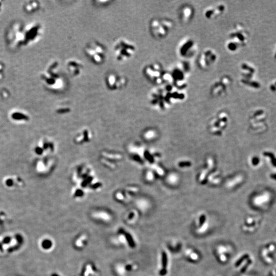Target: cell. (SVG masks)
<instances>
[{
    "mask_svg": "<svg viewBox=\"0 0 276 276\" xmlns=\"http://www.w3.org/2000/svg\"><path fill=\"white\" fill-rule=\"evenodd\" d=\"M112 51L114 57L118 62H127L135 55L137 47L129 40L125 38H119L114 42Z\"/></svg>",
    "mask_w": 276,
    "mask_h": 276,
    "instance_id": "cell-2",
    "label": "cell"
},
{
    "mask_svg": "<svg viewBox=\"0 0 276 276\" xmlns=\"http://www.w3.org/2000/svg\"><path fill=\"white\" fill-rule=\"evenodd\" d=\"M58 62H53L43 75V79L50 89L62 91L66 89L67 83L64 76L58 71Z\"/></svg>",
    "mask_w": 276,
    "mask_h": 276,
    "instance_id": "cell-1",
    "label": "cell"
},
{
    "mask_svg": "<svg viewBox=\"0 0 276 276\" xmlns=\"http://www.w3.org/2000/svg\"><path fill=\"white\" fill-rule=\"evenodd\" d=\"M105 84L110 91H119L127 87L128 80L124 75L117 72H110L106 75Z\"/></svg>",
    "mask_w": 276,
    "mask_h": 276,
    "instance_id": "cell-6",
    "label": "cell"
},
{
    "mask_svg": "<svg viewBox=\"0 0 276 276\" xmlns=\"http://www.w3.org/2000/svg\"><path fill=\"white\" fill-rule=\"evenodd\" d=\"M51 246V243L50 241L45 240L43 242V247L45 248V249H48V248H50Z\"/></svg>",
    "mask_w": 276,
    "mask_h": 276,
    "instance_id": "cell-14",
    "label": "cell"
},
{
    "mask_svg": "<svg viewBox=\"0 0 276 276\" xmlns=\"http://www.w3.org/2000/svg\"><path fill=\"white\" fill-rule=\"evenodd\" d=\"M194 14V10L191 6L184 5L180 10L179 16L180 19L184 23H188L192 20Z\"/></svg>",
    "mask_w": 276,
    "mask_h": 276,
    "instance_id": "cell-13",
    "label": "cell"
},
{
    "mask_svg": "<svg viewBox=\"0 0 276 276\" xmlns=\"http://www.w3.org/2000/svg\"><path fill=\"white\" fill-rule=\"evenodd\" d=\"M66 68L70 75L73 77H78L84 71L82 62L76 58H70L66 62Z\"/></svg>",
    "mask_w": 276,
    "mask_h": 276,
    "instance_id": "cell-9",
    "label": "cell"
},
{
    "mask_svg": "<svg viewBox=\"0 0 276 276\" xmlns=\"http://www.w3.org/2000/svg\"><path fill=\"white\" fill-rule=\"evenodd\" d=\"M218 60V54L214 50L208 49L203 50L198 58V65L203 70L211 68Z\"/></svg>",
    "mask_w": 276,
    "mask_h": 276,
    "instance_id": "cell-7",
    "label": "cell"
},
{
    "mask_svg": "<svg viewBox=\"0 0 276 276\" xmlns=\"http://www.w3.org/2000/svg\"><path fill=\"white\" fill-rule=\"evenodd\" d=\"M84 50L86 55L94 64L101 65L106 61L107 49L98 41H90L86 45Z\"/></svg>",
    "mask_w": 276,
    "mask_h": 276,
    "instance_id": "cell-4",
    "label": "cell"
},
{
    "mask_svg": "<svg viewBox=\"0 0 276 276\" xmlns=\"http://www.w3.org/2000/svg\"><path fill=\"white\" fill-rule=\"evenodd\" d=\"M196 51V45L191 39H186L182 42L178 48V53L183 58L193 56Z\"/></svg>",
    "mask_w": 276,
    "mask_h": 276,
    "instance_id": "cell-10",
    "label": "cell"
},
{
    "mask_svg": "<svg viewBox=\"0 0 276 276\" xmlns=\"http://www.w3.org/2000/svg\"><path fill=\"white\" fill-rule=\"evenodd\" d=\"M143 74L146 78L150 82L157 85L164 84V73L162 67L159 63L153 62L145 67Z\"/></svg>",
    "mask_w": 276,
    "mask_h": 276,
    "instance_id": "cell-5",
    "label": "cell"
},
{
    "mask_svg": "<svg viewBox=\"0 0 276 276\" xmlns=\"http://www.w3.org/2000/svg\"><path fill=\"white\" fill-rule=\"evenodd\" d=\"M226 10V5L223 4H219L207 8L204 12V16L208 20H213L221 16Z\"/></svg>",
    "mask_w": 276,
    "mask_h": 276,
    "instance_id": "cell-11",
    "label": "cell"
},
{
    "mask_svg": "<svg viewBox=\"0 0 276 276\" xmlns=\"http://www.w3.org/2000/svg\"><path fill=\"white\" fill-rule=\"evenodd\" d=\"M231 80L228 76H224L216 81L211 87V94L214 96H221L226 93L229 88Z\"/></svg>",
    "mask_w": 276,
    "mask_h": 276,
    "instance_id": "cell-8",
    "label": "cell"
},
{
    "mask_svg": "<svg viewBox=\"0 0 276 276\" xmlns=\"http://www.w3.org/2000/svg\"><path fill=\"white\" fill-rule=\"evenodd\" d=\"M4 185L11 189L20 188L24 185V182L18 176H8L4 180Z\"/></svg>",
    "mask_w": 276,
    "mask_h": 276,
    "instance_id": "cell-12",
    "label": "cell"
},
{
    "mask_svg": "<svg viewBox=\"0 0 276 276\" xmlns=\"http://www.w3.org/2000/svg\"><path fill=\"white\" fill-rule=\"evenodd\" d=\"M173 26L172 21L168 18H153L150 21L149 28L153 37L156 39H161L168 36Z\"/></svg>",
    "mask_w": 276,
    "mask_h": 276,
    "instance_id": "cell-3",
    "label": "cell"
}]
</instances>
